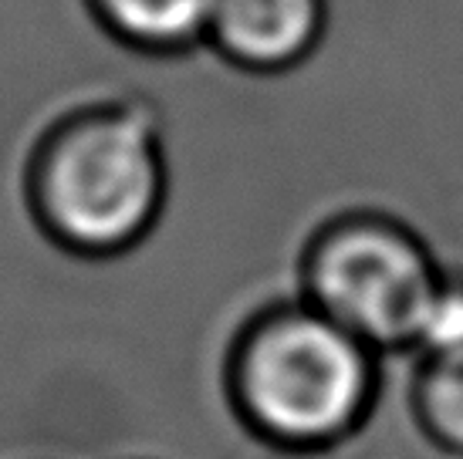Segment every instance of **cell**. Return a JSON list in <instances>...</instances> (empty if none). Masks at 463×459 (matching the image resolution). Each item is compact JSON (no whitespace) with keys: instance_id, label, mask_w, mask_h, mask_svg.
<instances>
[{"instance_id":"3","label":"cell","mask_w":463,"mask_h":459,"mask_svg":"<svg viewBox=\"0 0 463 459\" xmlns=\"http://www.w3.org/2000/svg\"><path fill=\"white\" fill-rule=\"evenodd\" d=\"M443 264L389 213L352 210L318 227L301 257V297L379 355H412Z\"/></svg>"},{"instance_id":"7","label":"cell","mask_w":463,"mask_h":459,"mask_svg":"<svg viewBox=\"0 0 463 459\" xmlns=\"http://www.w3.org/2000/svg\"><path fill=\"white\" fill-rule=\"evenodd\" d=\"M453 348H463V270L443 267L437 291L420 321L412 355H437V351H453Z\"/></svg>"},{"instance_id":"1","label":"cell","mask_w":463,"mask_h":459,"mask_svg":"<svg viewBox=\"0 0 463 459\" xmlns=\"http://www.w3.org/2000/svg\"><path fill=\"white\" fill-rule=\"evenodd\" d=\"M379 351L305 301L260 307L223 365L227 402L254 439L328 449L359 436L379 408Z\"/></svg>"},{"instance_id":"5","label":"cell","mask_w":463,"mask_h":459,"mask_svg":"<svg viewBox=\"0 0 463 459\" xmlns=\"http://www.w3.org/2000/svg\"><path fill=\"white\" fill-rule=\"evenodd\" d=\"M89 7L122 48L169 58L206 48L217 0H89Z\"/></svg>"},{"instance_id":"2","label":"cell","mask_w":463,"mask_h":459,"mask_svg":"<svg viewBox=\"0 0 463 459\" xmlns=\"http://www.w3.org/2000/svg\"><path fill=\"white\" fill-rule=\"evenodd\" d=\"M169 192L163 122L139 98H105L58 122L31 166V203L58 247L118 257L156 230Z\"/></svg>"},{"instance_id":"6","label":"cell","mask_w":463,"mask_h":459,"mask_svg":"<svg viewBox=\"0 0 463 459\" xmlns=\"http://www.w3.org/2000/svg\"><path fill=\"white\" fill-rule=\"evenodd\" d=\"M410 419L433 446L463 456V348L416 358Z\"/></svg>"},{"instance_id":"4","label":"cell","mask_w":463,"mask_h":459,"mask_svg":"<svg viewBox=\"0 0 463 459\" xmlns=\"http://www.w3.org/2000/svg\"><path fill=\"white\" fill-rule=\"evenodd\" d=\"M328 0H217L206 48L247 75H284L318 52Z\"/></svg>"}]
</instances>
